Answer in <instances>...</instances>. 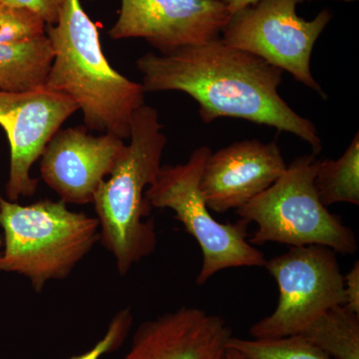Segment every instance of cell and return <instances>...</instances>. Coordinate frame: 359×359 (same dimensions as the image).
<instances>
[{"instance_id":"cell-24","label":"cell","mask_w":359,"mask_h":359,"mask_svg":"<svg viewBox=\"0 0 359 359\" xmlns=\"http://www.w3.org/2000/svg\"><path fill=\"white\" fill-rule=\"evenodd\" d=\"M2 250H4V237H2L1 233H0V256H1Z\"/></svg>"},{"instance_id":"cell-1","label":"cell","mask_w":359,"mask_h":359,"mask_svg":"<svg viewBox=\"0 0 359 359\" xmlns=\"http://www.w3.org/2000/svg\"><path fill=\"white\" fill-rule=\"evenodd\" d=\"M147 92L180 91L199 104L201 119L236 118L294 134L318 155L323 149L316 125L297 114L278 93L283 71L249 52L217 39L169 54L137 60Z\"/></svg>"},{"instance_id":"cell-15","label":"cell","mask_w":359,"mask_h":359,"mask_svg":"<svg viewBox=\"0 0 359 359\" xmlns=\"http://www.w3.org/2000/svg\"><path fill=\"white\" fill-rule=\"evenodd\" d=\"M314 187L325 207L347 203L359 205V134L339 159L318 160Z\"/></svg>"},{"instance_id":"cell-14","label":"cell","mask_w":359,"mask_h":359,"mask_svg":"<svg viewBox=\"0 0 359 359\" xmlns=\"http://www.w3.org/2000/svg\"><path fill=\"white\" fill-rule=\"evenodd\" d=\"M52 59L53 49L46 34L0 44V91H28L44 86Z\"/></svg>"},{"instance_id":"cell-22","label":"cell","mask_w":359,"mask_h":359,"mask_svg":"<svg viewBox=\"0 0 359 359\" xmlns=\"http://www.w3.org/2000/svg\"><path fill=\"white\" fill-rule=\"evenodd\" d=\"M230 11L231 15L245 7L257 4L259 0H222Z\"/></svg>"},{"instance_id":"cell-7","label":"cell","mask_w":359,"mask_h":359,"mask_svg":"<svg viewBox=\"0 0 359 359\" xmlns=\"http://www.w3.org/2000/svg\"><path fill=\"white\" fill-rule=\"evenodd\" d=\"M264 266L278 283L280 297L273 313L250 327L252 339L299 334L330 309L344 306V275L330 248H290Z\"/></svg>"},{"instance_id":"cell-5","label":"cell","mask_w":359,"mask_h":359,"mask_svg":"<svg viewBox=\"0 0 359 359\" xmlns=\"http://www.w3.org/2000/svg\"><path fill=\"white\" fill-rule=\"evenodd\" d=\"M318 166L314 154L297 158L273 185L237 210L241 219L257 224L250 244L323 245L342 255L358 252L353 229L318 197L313 183Z\"/></svg>"},{"instance_id":"cell-6","label":"cell","mask_w":359,"mask_h":359,"mask_svg":"<svg viewBox=\"0 0 359 359\" xmlns=\"http://www.w3.org/2000/svg\"><path fill=\"white\" fill-rule=\"evenodd\" d=\"M212 150L196 149L184 164L164 165L146 189L145 199L151 208L169 209L202 250V268L196 283L205 285L226 269L264 266L266 257L250 244L249 224L245 219L221 223L212 217L200 190L205 161Z\"/></svg>"},{"instance_id":"cell-10","label":"cell","mask_w":359,"mask_h":359,"mask_svg":"<svg viewBox=\"0 0 359 359\" xmlns=\"http://www.w3.org/2000/svg\"><path fill=\"white\" fill-rule=\"evenodd\" d=\"M114 40L142 39L160 54L219 39L231 18L222 0H120Z\"/></svg>"},{"instance_id":"cell-16","label":"cell","mask_w":359,"mask_h":359,"mask_svg":"<svg viewBox=\"0 0 359 359\" xmlns=\"http://www.w3.org/2000/svg\"><path fill=\"white\" fill-rule=\"evenodd\" d=\"M299 334L334 359H359V316L344 306L330 309Z\"/></svg>"},{"instance_id":"cell-23","label":"cell","mask_w":359,"mask_h":359,"mask_svg":"<svg viewBox=\"0 0 359 359\" xmlns=\"http://www.w3.org/2000/svg\"><path fill=\"white\" fill-rule=\"evenodd\" d=\"M223 359H247L243 354L238 353L235 349L229 348L226 347V353H224Z\"/></svg>"},{"instance_id":"cell-9","label":"cell","mask_w":359,"mask_h":359,"mask_svg":"<svg viewBox=\"0 0 359 359\" xmlns=\"http://www.w3.org/2000/svg\"><path fill=\"white\" fill-rule=\"evenodd\" d=\"M79 111L74 100L46 88L0 91V126L11 147L6 195L11 202L36 193L39 179L30 171L54 134Z\"/></svg>"},{"instance_id":"cell-3","label":"cell","mask_w":359,"mask_h":359,"mask_svg":"<svg viewBox=\"0 0 359 359\" xmlns=\"http://www.w3.org/2000/svg\"><path fill=\"white\" fill-rule=\"evenodd\" d=\"M159 113L144 104L135 111L126 145L114 169L94 197L100 242L114 257L118 273L126 276L135 264L157 248L154 219L145 191L159 173L167 137Z\"/></svg>"},{"instance_id":"cell-19","label":"cell","mask_w":359,"mask_h":359,"mask_svg":"<svg viewBox=\"0 0 359 359\" xmlns=\"http://www.w3.org/2000/svg\"><path fill=\"white\" fill-rule=\"evenodd\" d=\"M133 321L131 309H121L113 316L108 325L107 332L102 339L96 342L95 346L69 359H100L104 355L115 353L126 341Z\"/></svg>"},{"instance_id":"cell-20","label":"cell","mask_w":359,"mask_h":359,"mask_svg":"<svg viewBox=\"0 0 359 359\" xmlns=\"http://www.w3.org/2000/svg\"><path fill=\"white\" fill-rule=\"evenodd\" d=\"M11 6L28 9L37 14L45 25H53L57 22L63 0H4Z\"/></svg>"},{"instance_id":"cell-8","label":"cell","mask_w":359,"mask_h":359,"mask_svg":"<svg viewBox=\"0 0 359 359\" xmlns=\"http://www.w3.org/2000/svg\"><path fill=\"white\" fill-rule=\"evenodd\" d=\"M301 0H259L231 14L219 39L224 44L264 59L287 71L297 81L327 99L314 79L311 58L314 45L325 32L332 14L323 9L313 20L297 15Z\"/></svg>"},{"instance_id":"cell-21","label":"cell","mask_w":359,"mask_h":359,"mask_svg":"<svg viewBox=\"0 0 359 359\" xmlns=\"http://www.w3.org/2000/svg\"><path fill=\"white\" fill-rule=\"evenodd\" d=\"M344 306L359 316V263L356 261L348 273L344 276Z\"/></svg>"},{"instance_id":"cell-11","label":"cell","mask_w":359,"mask_h":359,"mask_svg":"<svg viewBox=\"0 0 359 359\" xmlns=\"http://www.w3.org/2000/svg\"><path fill=\"white\" fill-rule=\"evenodd\" d=\"M90 132L86 126L59 129L40 157V177L66 204L93 203L126 147L115 135Z\"/></svg>"},{"instance_id":"cell-13","label":"cell","mask_w":359,"mask_h":359,"mask_svg":"<svg viewBox=\"0 0 359 359\" xmlns=\"http://www.w3.org/2000/svg\"><path fill=\"white\" fill-rule=\"evenodd\" d=\"M231 337L222 316L182 306L141 323L122 359H223Z\"/></svg>"},{"instance_id":"cell-18","label":"cell","mask_w":359,"mask_h":359,"mask_svg":"<svg viewBox=\"0 0 359 359\" xmlns=\"http://www.w3.org/2000/svg\"><path fill=\"white\" fill-rule=\"evenodd\" d=\"M46 26L32 11L0 0V44L39 39L46 34Z\"/></svg>"},{"instance_id":"cell-17","label":"cell","mask_w":359,"mask_h":359,"mask_svg":"<svg viewBox=\"0 0 359 359\" xmlns=\"http://www.w3.org/2000/svg\"><path fill=\"white\" fill-rule=\"evenodd\" d=\"M226 347L247 359H334L302 334L252 339L231 337Z\"/></svg>"},{"instance_id":"cell-2","label":"cell","mask_w":359,"mask_h":359,"mask_svg":"<svg viewBox=\"0 0 359 359\" xmlns=\"http://www.w3.org/2000/svg\"><path fill=\"white\" fill-rule=\"evenodd\" d=\"M46 36L53 59L44 86L74 100L89 131L129 139L135 111L145 104V89L110 65L81 0H63Z\"/></svg>"},{"instance_id":"cell-4","label":"cell","mask_w":359,"mask_h":359,"mask_svg":"<svg viewBox=\"0 0 359 359\" xmlns=\"http://www.w3.org/2000/svg\"><path fill=\"white\" fill-rule=\"evenodd\" d=\"M0 271L26 276L36 292L50 280L67 278L100 242L96 217L71 211L61 200L22 205L0 196Z\"/></svg>"},{"instance_id":"cell-12","label":"cell","mask_w":359,"mask_h":359,"mask_svg":"<svg viewBox=\"0 0 359 359\" xmlns=\"http://www.w3.org/2000/svg\"><path fill=\"white\" fill-rule=\"evenodd\" d=\"M287 167L276 142H236L208 157L201 194L210 211H237L273 185Z\"/></svg>"}]
</instances>
